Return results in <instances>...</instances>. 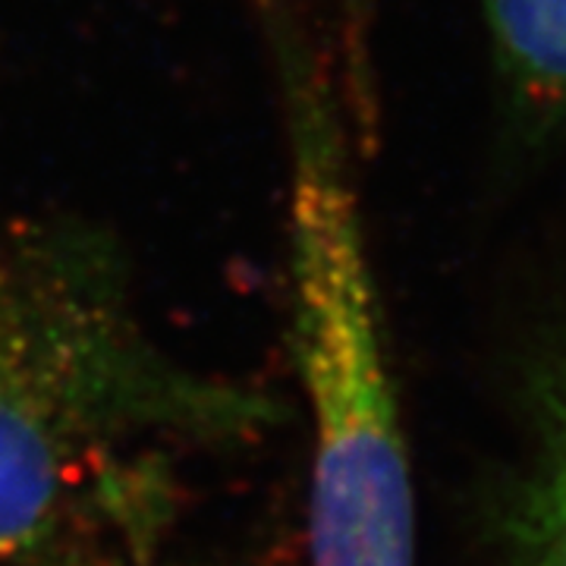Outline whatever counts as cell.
<instances>
[{
    "label": "cell",
    "instance_id": "cell-1",
    "mask_svg": "<svg viewBox=\"0 0 566 566\" xmlns=\"http://www.w3.org/2000/svg\"><path fill=\"white\" fill-rule=\"evenodd\" d=\"M268 419V400L148 340L98 240L44 230L0 252V566L164 497L170 447Z\"/></svg>",
    "mask_w": 566,
    "mask_h": 566
},
{
    "label": "cell",
    "instance_id": "cell-2",
    "mask_svg": "<svg viewBox=\"0 0 566 566\" xmlns=\"http://www.w3.org/2000/svg\"><path fill=\"white\" fill-rule=\"evenodd\" d=\"M293 337L312 422V566H416V504L353 180H290Z\"/></svg>",
    "mask_w": 566,
    "mask_h": 566
},
{
    "label": "cell",
    "instance_id": "cell-3",
    "mask_svg": "<svg viewBox=\"0 0 566 566\" xmlns=\"http://www.w3.org/2000/svg\"><path fill=\"white\" fill-rule=\"evenodd\" d=\"M523 450L491 504L497 566H566V327L528 349L516 381Z\"/></svg>",
    "mask_w": 566,
    "mask_h": 566
},
{
    "label": "cell",
    "instance_id": "cell-4",
    "mask_svg": "<svg viewBox=\"0 0 566 566\" xmlns=\"http://www.w3.org/2000/svg\"><path fill=\"white\" fill-rule=\"evenodd\" d=\"M497 80L516 126L566 133V0H482Z\"/></svg>",
    "mask_w": 566,
    "mask_h": 566
},
{
    "label": "cell",
    "instance_id": "cell-5",
    "mask_svg": "<svg viewBox=\"0 0 566 566\" xmlns=\"http://www.w3.org/2000/svg\"><path fill=\"white\" fill-rule=\"evenodd\" d=\"M164 526V497H155L66 538L29 566H192L167 554Z\"/></svg>",
    "mask_w": 566,
    "mask_h": 566
}]
</instances>
